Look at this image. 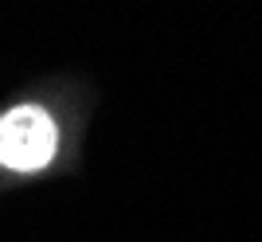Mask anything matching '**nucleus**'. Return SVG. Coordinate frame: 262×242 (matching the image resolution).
Returning a JSON list of instances; mask_svg holds the SVG:
<instances>
[{"label":"nucleus","mask_w":262,"mask_h":242,"mask_svg":"<svg viewBox=\"0 0 262 242\" xmlns=\"http://www.w3.org/2000/svg\"><path fill=\"white\" fill-rule=\"evenodd\" d=\"M59 129L39 106H16L0 117V164L12 172H35L51 164Z\"/></svg>","instance_id":"obj_1"}]
</instances>
